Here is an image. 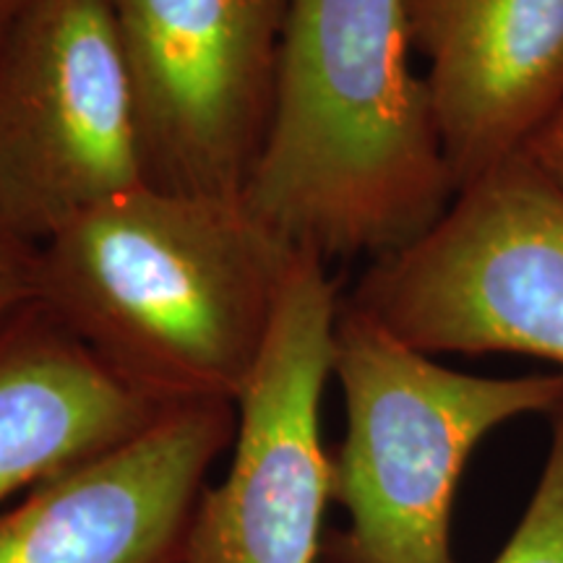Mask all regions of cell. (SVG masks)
Segmentation results:
<instances>
[{
	"label": "cell",
	"mask_w": 563,
	"mask_h": 563,
	"mask_svg": "<svg viewBox=\"0 0 563 563\" xmlns=\"http://www.w3.org/2000/svg\"><path fill=\"white\" fill-rule=\"evenodd\" d=\"M121 45L144 178L243 199L269 129L290 0H100Z\"/></svg>",
	"instance_id": "obj_6"
},
{
	"label": "cell",
	"mask_w": 563,
	"mask_h": 563,
	"mask_svg": "<svg viewBox=\"0 0 563 563\" xmlns=\"http://www.w3.org/2000/svg\"><path fill=\"white\" fill-rule=\"evenodd\" d=\"M136 110L100 0H37L0 53V228L42 245L144 186Z\"/></svg>",
	"instance_id": "obj_5"
},
{
	"label": "cell",
	"mask_w": 563,
	"mask_h": 563,
	"mask_svg": "<svg viewBox=\"0 0 563 563\" xmlns=\"http://www.w3.org/2000/svg\"><path fill=\"white\" fill-rule=\"evenodd\" d=\"M426 355H530L563 371V194L522 154L456 191L350 295Z\"/></svg>",
	"instance_id": "obj_4"
},
{
	"label": "cell",
	"mask_w": 563,
	"mask_h": 563,
	"mask_svg": "<svg viewBox=\"0 0 563 563\" xmlns=\"http://www.w3.org/2000/svg\"><path fill=\"white\" fill-rule=\"evenodd\" d=\"M551 418V449L527 509L493 563H563V399Z\"/></svg>",
	"instance_id": "obj_11"
},
{
	"label": "cell",
	"mask_w": 563,
	"mask_h": 563,
	"mask_svg": "<svg viewBox=\"0 0 563 563\" xmlns=\"http://www.w3.org/2000/svg\"><path fill=\"white\" fill-rule=\"evenodd\" d=\"M37 249V300L167 407L238 402L300 253L243 199L150 183Z\"/></svg>",
	"instance_id": "obj_1"
},
{
	"label": "cell",
	"mask_w": 563,
	"mask_h": 563,
	"mask_svg": "<svg viewBox=\"0 0 563 563\" xmlns=\"http://www.w3.org/2000/svg\"><path fill=\"white\" fill-rule=\"evenodd\" d=\"M232 402H188L0 514V563H180L207 475L235 441Z\"/></svg>",
	"instance_id": "obj_8"
},
{
	"label": "cell",
	"mask_w": 563,
	"mask_h": 563,
	"mask_svg": "<svg viewBox=\"0 0 563 563\" xmlns=\"http://www.w3.org/2000/svg\"><path fill=\"white\" fill-rule=\"evenodd\" d=\"M342 302L327 262L300 251L272 332L238 397L232 460L207 485L180 563H316L332 501L321 399Z\"/></svg>",
	"instance_id": "obj_7"
},
{
	"label": "cell",
	"mask_w": 563,
	"mask_h": 563,
	"mask_svg": "<svg viewBox=\"0 0 563 563\" xmlns=\"http://www.w3.org/2000/svg\"><path fill=\"white\" fill-rule=\"evenodd\" d=\"M522 157L563 194V102L530 139Z\"/></svg>",
	"instance_id": "obj_13"
},
{
	"label": "cell",
	"mask_w": 563,
	"mask_h": 563,
	"mask_svg": "<svg viewBox=\"0 0 563 563\" xmlns=\"http://www.w3.org/2000/svg\"><path fill=\"white\" fill-rule=\"evenodd\" d=\"M332 376L344 399L332 501L350 525L323 538L327 563H456L452 519L470 456L496 428L551 415L563 399V371H452L350 300L336 316Z\"/></svg>",
	"instance_id": "obj_3"
},
{
	"label": "cell",
	"mask_w": 563,
	"mask_h": 563,
	"mask_svg": "<svg viewBox=\"0 0 563 563\" xmlns=\"http://www.w3.org/2000/svg\"><path fill=\"white\" fill-rule=\"evenodd\" d=\"M410 47L405 0H290L243 201L295 251L376 262L426 235L454 201Z\"/></svg>",
	"instance_id": "obj_2"
},
{
	"label": "cell",
	"mask_w": 563,
	"mask_h": 563,
	"mask_svg": "<svg viewBox=\"0 0 563 563\" xmlns=\"http://www.w3.org/2000/svg\"><path fill=\"white\" fill-rule=\"evenodd\" d=\"M165 410L45 302H26L0 319V504L121 446Z\"/></svg>",
	"instance_id": "obj_10"
},
{
	"label": "cell",
	"mask_w": 563,
	"mask_h": 563,
	"mask_svg": "<svg viewBox=\"0 0 563 563\" xmlns=\"http://www.w3.org/2000/svg\"><path fill=\"white\" fill-rule=\"evenodd\" d=\"M454 188L519 157L563 102V0H405Z\"/></svg>",
	"instance_id": "obj_9"
},
{
	"label": "cell",
	"mask_w": 563,
	"mask_h": 563,
	"mask_svg": "<svg viewBox=\"0 0 563 563\" xmlns=\"http://www.w3.org/2000/svg\"><path fill=\"white\" fill-rule=\"evenodd\" d=\"M40 298V249L0 228V319Z\"/></svg>",
	"instance_id": "obj_12"
},
{
	"label": "cell",
	"mask_w": 563,
	"mask_h": 563,
	"mask_svg": "<svg viewBox=\"0 0 563 563\" xmlns=\"http://www.w3.org/2000/svg\"><path fill=\"white\" fill-rule=\"evenodd\" d=\"M37 0H0V53Z\"/></svg>",
	"instance_id": "obj_14"
}]
</instances>
